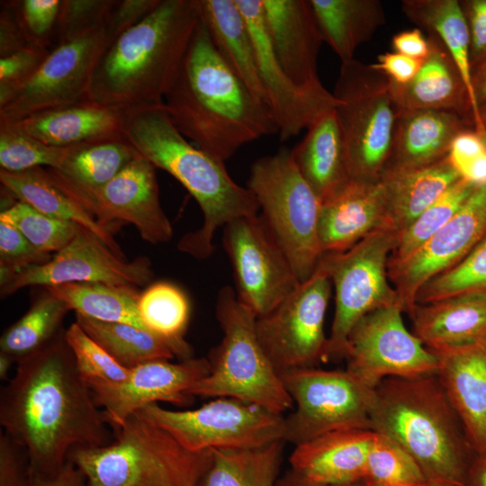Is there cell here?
<instances>
[{
  "label": "cell",
  "instance_id": "1",
  "mask_svg": "<svg viewBox=\"0 0 486 486\" xmlns=\"http://www.w3.org/2000/svg\"><path fill=\"white\" fill-rule=\"evenodd\" d=\"M0 393V425L26 451L31 474L61 467L79 447L109 444L104 411L79 374L65 329L16 362Z\"/></svg>",
  "mask_w": 486,
  "mask_h": 486
},
{
  "label": "cell",
  "instance_id": "2",
  "mask_svg": "<svg viewBox=\"0 0 486 486\" xmlns=\"http://www.w3.org/2000/svg\"><path fill=\"white\" fill-rule=\"evenodd\" d=\"M164 107L186 139L223 163L244 145L278 134L270 108L221 59L201 19Z\"/></svg>",
  "mask_w": 486,
  "mask_h": 486
},
{
  "label": "cell",
  "instance_id": "3",
  "mask_svg": "<svg viewBox=\"0 0 486 486\" xmlns=\"http://www.w3.org/2000/svg\"><path fill=\"white\" fill-rule=\"evenodd\" d=\"M199 22L196 0H160L107 47L88 100L125 114L163 105Z\"/></svg>",
  "mask_w": 486,
  "mask_h": 486
},
{
  "label": "cell",
  "instance_id": "4",
  "mask_svg": "<svg viewBox=\"0 0 486 486\" xmlns=\"http://www.w3.org/2000/svg\"><path fill=\"white\" fill-rule=\"evenodd\" d=\"M370 428L409 454L430 486H464L476 454L436 373L382 380Z\"/></svg>",
  "mask_w": 486,
  "mask_h": 486
},
{
  "label": "cell",
  "instance_id": "5",
  "mask_svg": "<svg viewBox=\"0 0 486 486\" xmlns=\"http://www.w3.org/2000/svg\"><path fill=\"white\" fill-rule=\"evenodd\" d=\"M123 136L137 152L168 173L194 197L203 222L184 235L178 249L193 257H209L219 228L245 216L258 214L253 194L236 183L224 163L192 145L170 120L164 104L125 114Z\"/></svg>",
  "mask_w": 486,
  "mask_h": 486
},
{
  "label": "cell",
  "instance_id": "6",
  "mask_svg": "<svg viewBox=\"0 0 486 486\" xmlns=\"http://www.w3.org/2000/svg\"><path fill=\"white\" fill-rule=\"evenodd\" d=\"M113 431L109 444L68 454L91 486H196L212 460V450L190 451L137 414Z\"/></svg>",
  "mask_w": 486,
  "mask_h": 486
},
{
  "label": "cell",
  "instance_id": "7",
  "mask_svg": "<svg viewBox=\"0 0 486 486\" xmlns=\"http://www.w3.org/2000/svg\"><path fill=\"white\" fill-rule=\"evenodd\" d=\"M216 318L222 339L208 355L209 373L190 394L234 398L281 415L292 410V400L258 340L257 317L229 285L218 292Z\"/></svg>",
  "mask_w": 486,
  "mask_h": 486
},
{
  "label": "cell",
  "instance_id": "8",
  "mask_svg": "<svg viewBox=\"0 0 486 486\" xmlns=\"http://www.w3.org/2000/svg\"><path fill=\"white\" fill-rule=\"evenodd\" d=\"M247 188L286 253L300 283L315 271L324 255L319 236L321 202L296 167L291 149L256 160Z\"/></svg>",
  "mask_w": 486,
  "mask_h": 486
},
{
  "label": "cell",
  "instance_id": "9",
  "mask_svg": "<svg viewBox=\"0 0 486 486\" xmlns=\"http://www.w3.org/2000/svg\"><path fill=\"white\" fill-rule=\"evenodd\" d=\"M333 95L353 180L376 182L389 160L400 110L390 79L355 58L341 63Z\"/></svg>",
  "mask_w": 486,
  "mask_h": 486
},
{
  "label": "cell",
  "instance_id": "10",
  "mask_svg": "<svg viewBox=\"0 0 486 486\" xmlns=\"http://www.w3.org/2000/svg\"><path fill=\"white\" fill-rule=\"evenodd\" d=\"M397 238L394 231L378 229L344 252L324 254L335 290L328 361L345 359L348 336L366 314L397 304L402 307L388 275Z\"/></svg>",
  "mask_w": 486,
  "mask_h": 486
},
{
  "label": "cell",
  "instance_id": "11",
  "mask_svg": "<svg viewBox=\"0 0 486 486\" xmlns=\"http://www.w3.org/2000/svg\"><path fill=\"white\" fill-rule=\"evenodd\" d=\"M293 407L284 442L297 446L327 433L369 429L374 389L346 370L298 368L280 374Z\"/></svg>",
  "mask_w": 486,
  "mask_h": 486
},
{
  "label": "cell",
  "instance_id": "12",
  "mask_svg": "<svg viewBox=\"0 0 486 486\" xmlns=\"http://www.w3.org/2000/svg\"><path fill=\"white\" fill-rule=\"evenodd\" d=\"M136 414L194 452L254 448L284 441V415L234 398H215L183 410L152 403Z\"/></svg>",
  "mask_w": 486,
  "mask_h": 486
},
{
  "label": "cell",
  "instance_id": "13",
  "mask_svg": "<svg viewBox=\"0 0 486 486\" xmlns=\"http://www.w3.org/2000/svg\"><path fill=\"white\" fill-rule=\"evenodd\" d=\"M331 290L323 255L307 280L271 311L256 318L258 340L279 374L328 361L324 325Z\"/></svg>",
  "mask_w": 486,
  "mask_h": 486
},
{
  "label": "cell",
  "instance_id": "14",
  "mask_svg": "<svg viewBox=\"0 0 486 486\" xmlns=\"http://www.w3.org/2000/svg\"><path fill=\"white\" fill-rule=\"evenodd\" d=\"M110 43L104 23L50 50L31 77L0 100V122L88 100L95 68Z\"/></svg>",
  "mask_w": 486,
  "mask_h": 486
},
{
  "label": "cell",
  "instance_id": "15",
  "mask_svg": "<svg viewBox=\"0 0 486 486\" xmlns=\"http://www.w3.org/2000/svg\"><path fill=\"white\" fill-rule=\"evenodd\" d=\"M222 241L233 268L237 297L256 317L271 311L300 284L286 253L259 213L225 225Z\"/></svg>",
  "mask_w": 486,
  "mask_h": 486
},
{
  "label": "cell",
  "instance_id": "16",
  "mask_svg": "<svg viewBox=\"0 0 486 486\" xmlns=\"http://www.w3.org/2000/svg\"><path fill=\"white\" fill-rule=\"evenodd\" d=\"M397 304L363 317L347 338L346 368L374 389L388 377H412L437 372L438 358L404 324Z\"/></svg>",
  "mask_w": 486,
  "mask_h": 486
},
{
  "label": "cell",
  "instance_id": "17",
  "mask_svg": "<svg viewBox=\"0 0 486 486\" xmlns=\"http://www.w3.org/2000/svg\"><path fill=\"white\" fill-rule=\"evenodd\" d=\"M53 184L110 231L112 224L124 222L132 224L140 238L152 245L166 243L173 237L172 224L159 200L156 166L141 155L95 189Z\"/></svg>",
  "mask_w": 486,
  "mask_h": 486
},
{
  "label": "cell",
  "instance_id": "18",
  "mask_svg": "<svg viewBox=\"0 0 486 486\" xmlns=\"http://www.w3.org/2000/svg\"><path fill=\"white\" fill-rule=\"evenodd\" d=\"M153 274L147 256L127 260L95 233L80 226L76 237L48 262L21 269L1 283L0 293L3 299L29 286L68 283H104L138 288L148 285Z\"/></svg>",
  "mask_w": 486,
  "mask_h": 486
},
{
  "label": "cell",
  "instance_id": "19",
  "mask_svg": "<svg viewBox=\"0 0 486 486\" xmlns=\"http://www.w3.org/2000/svg\"><path fill=\"white\" fill-rule=\"evenodd\" d=\"M208 373L207 357L193 356L178 363L152 360L140 364L130 369L122 382L86 383L108 425L115 430L147 405L162 401L179 407L190 405L194 399L191 389Z\"/></svg>",
  "mask_w": 486,
  "mask_h": 486
},
{
  "label": "cell",
  "instance_id": "20",
  "mask_svg": "<svg viewBox=\"0 0 486 486\" xmlns=\"http://www.w3.org/2000/svg\"><path fill=\"white\" fill-rule=\"evenodd\" d=\"M486 235V185L477 187L454 217L418 251L388 266L404 312L416 305L420 288L461 262Z\"/></svg>",
  "mask_w": 486,
  "mask_h": 486
},
{
  "label": "cell",
  "instance_id": "21",
  "mask_svg": "<svg viewBox=\"0 0 486 486\" xmlns=\"http://www.w3.org/2000/svg\"><path fill=\"white\" fill-rule=\"evenodd\" d=\"M236 3L253 40L259 76L267 94L268 106L278 125L279 139L287 140L335 109L338 101L321 82L299 86L284 72L266 33L263 0H236Z\"/></svg>",
  "mask_w": 486,
  "mask_h": 486
},
{
  "label": "cell",
  "instance_id": "22",
  "mask_svg": "<svg viewBox=\"0 0 486 486\" xmlns=\"http://www.w3.org/2000/svg\"><path fill=\"white\" fill-rule=\"evenodd\" d=\"M265 27L288 76L306 86L320 82L317 64L324 39L310 0H263Z\"/></svg>",
  "mask_w": 486,
  "mask_h": 486
},
{
  "label": "cell",
  "instance_id": "23",
  "mask_svg": "<svg viewBox=\"0 0 486 486\" xmlns=\"http://www.w3.org/2000/svg\"><path fill=\"white\" fill-rule=\"evenodd\" d=\"M434 352L437 375L477 455H486V339Z\"/></svg>",
  "mask_w": 486,
  "mask_h": 486
},
{
  "label": "cell",
  "instance_id": "24",
  "mask_svg": "<svg viewBox=\"0 0 486 486\" xmlns=\"http://www.w3.org/2000/svg\"><path fill=\"white\" fill-rule=\"evenodd\" d=\"M374 436L369 429L339 430L294 446L290 470L319 485L363 482Z\"/></svg>",
  "mask_w": 486,
  "mask_h": 486
},
{
  "label": "cell",
  "instance_id": "25",
  "mask_svg": "<svg viewBox=\"0 0 486 486\" xmlns=\"http://www.w3.org/2000/svg\"><path fill=\"white\" fill-rule=\"evenodd\" d=\"M378 229H386V203L380 180H352L337 195L321 202L319 236L323 254L344 252Z\"/></svg>",
  "mask_w": 486,
  "mask_h": 486
},
{
  "label": "cell",
  "instance_id": "26",
  "mask_svg": "<svg viewBox=\"0 0 486 486\" xmlns=\"http://www.w3.org/2000/svg\"><path fill=\"white\" fill-rule=\"evenodd\" d=\"M428 38L430 51L414 78L406 85L390 80L398 109L454 112L473 124L472 102L457 66L436 35Z\"/></svg>",
  "mask_w": 486,
  "mask_h": 486
},
{
  "label": "cell",
  "instance_id": "27",
  "mask_svg": "<svg viewBox=\"0 0 486 486\" xmlns=\"http://www.w3.org/2000/svg\"><path fill=\"white\" fill-rule=\"evenodd\" d=\"M471 125L454 112L400 111L384 171L419 168L441 161L447 157L454 139Z\"/></svg>",
  "mask_w": 486,
  "mask_h": 486
},
{
  "label": "cell",
  "instance_id": "28",
  "mask_svg": "<svg viewBox=\"0 0 486 486\" xmlns=\"http://www.w3.org/2000/svg\"><path fill=\"white\" fill-rule=\"evenodd\" d=\"M291 154L299 172L321 202L337 195L353 180L336 108L308 127Z\"/></svg>",
  "mask_w": 486,
  "mask_h": 486
},
{
  "label": "cell",
  "instance_id": "29",
  "mask_svg": "<svg viewBox=\"0 0 486 486\" xmlns=\"http://www.w3.org/2000/svg\"><path fill=\"white\" fill-rule=\"evenodd\" d=\"M124 119L125 113L116 108L86 100L34 113L14 123L47 145L67 148L122 137Z\"/></svg>",
  "mask_w": 486,
  "mask_h": 486
},
{
  "label": "cell",
  "instance_id": "30",
  "mask_svg": "<svg viewBox=\"0 0 486 486\" xmlns=\"http://www.w3.org/2000/svg\"><path fill=\"white\" fill-rule=\"evenodd\" d=\"M412 333L431 351L486 339V294L472 293L416 304Z\"/></svg>",
  "mask_w": 486,
  "mask_h": 486
},
{
  "label": "cell",
  "instance_id": "31",
  "mask_svg": "<svg viewBox=\"0 0 486 486\" xmlns=\"http://www.w3.org/2000/svg\"><path fill=\"white\" fill-rule=\"evenodd\" d=\"M196 4L200 19L221 59L268 106L253 40L236 0H196Z\"/></svg>",
  "mask_w": 486,
  "mask_h": 486
},
{
  "label": "cell",
  "instance_id": "32",
  "mask_svg": "<svg viewBox=\"0 0 486 486\" xmlns=\"http://www.w3.org/2000/svg\"><path fill=\"white\" fill-rule=\"evenodd\" d=\"M461 177L447 158L407 170H385L381 176L386 203V229L398 235Z\"/></svg>",
  "mask_w": 486,
  "mask_h": 486
},
{
  "label": "cell",
  "instance_id": "33",
  "mask_svg": "<svg viewBox=\"0 0 486 486\" xmlns=\"http://www.w3.org/2000/svg\"><path fill=\"white\" fill-rule=\"evenodd\" d=\"M401 10L418 29L436 35L446 47L465 83L472 105L474 129L486 134L472 88L470 34L458 0H403Z\"/></svg>",
  "mask_w": 486,
  "mask_h": 486
},
{
  "label": "cell",
  "instance_id": "34",
  "mask_svg": "<svg viewBox=\"0 0 486 486\" xmlns=\"http://www.w3.org/2000/svg\"><path fill=\"white\" fill-rule=\"evenodd\" d=\"M0 183L5 194L48 216L75 222L95 233L115 253L123 256L112 233L93 215L59 190L46 167L20 172L0 169Z\"/></svg>",
  "mask_w": 486,
  "mask_h": 486
},
{
  "label": "cell",
  "instance_id": "35",
  "mask_svg": "<svg viewBox=\"0 0 486 486\" xmlns=\"http://www.w3.org/2000/svg\"><path fill=\"white\" fill-rule=\"evenodd\" d=\"M324 42L341 63L354 59L359 46L385 23L379 0H310Z\"/></svg>",
  "mask_w": 486,
  "mask_h": 486
},
{
  "label": "cell",
  "instance_id": "36",
  "mask_svg": "<svg viewBox=\"0 0 486 486\" xmlns=\"http://www.w3.org/2000/svg\"><path fill=\"white\" fill-rule=\"evenodd\" d=\"M139 155L124 136L96 140L71 146L63 165L47 171L54 183L95 189L112 180Z\"/></svg>",
  "mask_w": 486,
  "mask_h": 486
},
{
  "label": "cell",
  "instance_id": "37",
  "mask_svg": "<svg viewBox=\"0 0 486 486\" xmlns=\"http://www.w3.org/2000/svg\"><path fill=\"white\" fill-rule=\"evenodd\" d=\"M284 441L244 449H213L196 486H277Z\"/></svg>",
  "mask_w": 486,
  "mask_h": 486
},
{
  "label": "cell",
  "instance_id": "38",
  "mask_svg": "<svg viewBox=\"0 0 486 486\" xmlns=\"http://www.w3.org/2000/svg\"><path fill=\"white\" fill-rule=\"evenodd\" d=\"M138 310L144 328L166 343L175 356L180 360L194 356L184 338L191 305L180 287L165 281L149 284L140 292Z\"/></svg>",
  "mask_w": 486,
  "mask_h": 486
},
{
  "label": "cell",
  "instance_id": "39",
  "mask_svg": "<svg viewBox=\"0 0 486 486\" xmlns=\"http://www.w3.org/2000/svg\"><path fill=\"white\" fill-rule=\"evenodd\" d=\"M43 288L76 314L145 328L139 315L140 292L137 287L104 283H68Z\"/></svg>",
  "mask_w": 486,
  "mask_h": 486
},
{
  "label": "cell",
  "instance_id": "40",
  "mask_svg": "<svg viewBox=\"0 0 486 486\" xmlns=\"http://www.w3.org/2000/svg\"><path fill=\"white\" fill-rule=\"evenodd\" d=\"M76 322L128 369L148 361L175 357L166 343L145 328L127 323L97 320L79 314H76Z\"/></svg>",
  "mask_w": 486,
  "mask_h": 486
},
{
  "label": "cell",
  "instance_id": "41",
  "mask_svg": "<svg viewBox=\"0 0 486 486\" xmlns=\"http://www.w3.org/2000/svg\"><path fill=\"white\" fill-rule=\"evenodd\" d=\"M44 291L0 338V352L11 356L16 362L39 351L64 330L61 326L70 310L62 301Z\"/></svg>",
  "mask_w": 486,
  "mask_h": 486
},
{
  "label": "cell",
  "instance_id": "42",
  "mask_svg": "<svg viewBox=\"0 0 486 486\" xmlns=\"http://www.w3.org/2000/svg\"><path fill=\"white\" fill-rule=\"evenodd\" d=\"M477 187L460 178L398 235L388 266L398 265L418 251L462 208Z\"/></svg>",
  "mask_w": 486,
  "mask_h": 486
},
{
  "label": "cell",
  "instance_id": "43",
  "mask_svg": "<svg viewBox=\"0 0 486 486\" xmlns=\"http://www.w3.org/2000/svg\"><path fill=\"white\" fill-rule=\"evenodd\" d=\"M363 483L365 486H430L414 459L395 442L377 433L369 450Z\"/></svg>",
  "mask_w": 486,
  "mask_h": 486
},
{
  "label": "cell",
  "instance_id": "44",
  "mask_svg": "<svg viewBox=\"0 0 486 486\" xmlns=\"http://www.w3.org/2000/svg\"><path fill=\"white\" fill-rule=\"evenodd\" d=\"M472 293L486 294V235L456 266L424 284L416 304Z\"/></svg>",
  "mask_w": 486,
  "mask_h": 486
},
{
  "label": "cell",
  "instance_id": "45",
  "mask_svg": "<svg viewBox=\"0 0 486 486\" xmlns=\"http://www.w3.org/2000/svg\"><path fill=\"white\" fill-rule=\"evenodd\" d=\"M70 147L47 145L29 135L14 122H0L1 169L20 172L34 167L58 169Z\"/></svg>",
  "mask_w": 486,
  "mask_h": 486
},
{
  "label": "cell",
  "instance_id": "46",
  "mask_svg": "<svg viewBox=\"0 0 486 486\" xmlns=\"http://www.w3.org/2000/svg\"><path fill=\"white\" fill-rule=\"evenodd\" d=\"M0 218L15 226L35 248L50 255L64 248L80 227L75 222L41 213L20 201L2 211Z\"/></svg>",
  "mask_w": 486,
  "mask_h": 486
},
{
  "label": "cell",
  "instance_id": "47",
  "mask_svg": "<svg viewBox=\"0 0 486 486\" xmlns=\"http://www.w3.org/2000/svg\"><path fill=\"white\" fill-rule=\"evenodd\" d=\"M65 339L71 350L77 371L87 382L92 381L119 382L130 369L120 364L75 321L65 329Z\"/></svg>",
  "mask_w": 486,
  "mask_h": 486
},
{
  "label": "cell",
  "instance_id": "48",
  "mask_svg": "<svg viewBox=\"0 0 486 486\" xmlns=\"http://www.w3.org/2000/svg\"><path fill=\"white\" fill-rule=\"evenodd\" d=\"M113 0H62L51 48L102 26Z\"/></svg>",
  "mask_w": 486,
  "mask_h": 486
},
{
  "label": "cell",
  "instance_id": "49",
  "mask_svg": "<svg viewBox=\"0 0 486 486\" xmlns=\"http://www.w3.org/2000/svg\"><path fill=\"white\" fill-rule=\"evenodd\" d=\"M446 158L462 179L486 185V134L465 129L452 141Z\"/></svg>",
  "mask_w": 486,
  "mask_h": 486
},
{
  "label": "cell",
  "instance_id": "50",
  "mask_svg": "<svg viewBox=\"0 0 486 486\" xmlns=\"http://www.w3.org/2000/svg\"><path fill=\"white\" fill-rule=\"evenodd\" d=\"M51 256L35 248L15 226L0 218V284L17 271L44 264Z\"/></svg>",
  "mask_w": 486,
  "mask_h": 486
},
{
  "label": "cell",
  "instance_id": "51",
  "mask_svg": "<svg viewBox=\"0 0 486 486\" xmlns=\"http://www.w3.org/2000/svg\"><path fill=\"white\" fill-rule=\"evenodd\" d=\"M13 4L30 43L50 50L61 1L22 0Z\"/></svg>",
  "mask_w": 486,
  "mask_h": 486
},
{
  "label": "cell",
  "instance_id": "52",
  "mask_svg": "<svg viewBox=\"0 0 486 486\" xmlns=\"http://www.w3.org/2000/svg\"><path fill=\"white\" fill-rule=\"evenodd\" d=\"M49 52L32 46L0 58V100L30 78Z\"/></svg>",
  "mask_w": 486,
  "mask_h": 486
},
{
  "label": "cell",
  "instance_id": "53",
  "mask_svg": "<svg viewBox=\"0 0 486 486\" xmlns=\"http://www.w3.org/2000/svg\"><path fill=\"white\" fill-rule=\"evenodd\" d=\"M30 460L25 449L4 431L0 433V486H28Z\"/></svg>",
  "mask_w": 486,
  "mask_h": 486
},
{
  "label": "cell",
  "instance_id": "54",
  "mask_svg": "<svg viewBox=\"0 0 486 486\" xmlns=\"http://www.w3.org/2000/svg\"><path fill=\"white\" fill-rule=\"evenodd\" d=\"M160 0H113L104 22L111 43L143 20Z\"/></svg>",
  "mask_w": 486,
  "mask_h": 486
},
{
  "label": "cell",
  "instance_id": "55",
  "mask_svg": "<svg viewBox=\"0 0 486 486\" xmlns=\"http://www.w3.org/2000/svg\"><path fill=\"white\" fill-rule=\"evenodd\" d=\"M470 34V62L473 73L486 61V0L460 1Z\"/></svg>",
  "mask_w": 486,
  "mask_h": 486
},
{
  "label": "cell",
  "instance_id": "56",
  "mask_svg": "<svg viewBox=\"0 0 486 486\" xmlns=\"http://www.w3.org/2000/svg\"><path fill=\"white\" fill-rule=\"evenodd\" d=\"M32 46L22 30L13 1L2 2L0 58Z\"/></svg>",
  "mask_w": 486,
  "mask_h": 486
},
{
  "label": "cell",
  "instance_id": "57",
  "mask_svg": "<svg viewBox=\"0 0 486 486\" xmlns=\"http://www.w3.org/2000/svg\"><path fill=\"white\" fill-rule=\"evenodd\" d=\"M422 63L423 60L393 51L378 55L377 61L371 65L392 83L406 85L418 74Z\"/></svg>",
  "mask_w": 486,
  "mask_h": 486
},
{
  "label": "cell",
  "instance_id": "58",
  "mask_svg": "<svg viewBox=\"0 0 486 486\" xmlns=\"http://www.w3.org/2000/svg\"><path fill=\"white\" fill-rule=\"evenodd\" d=\"M28 486H91L85 474L68 460L54 472L31 474Z\"/></svg>",
  "mask_w": 486,
  "mask_h": 486
},
{
  "label": "cell",
  "instance_id": "59",
  "mask_svg": "<svg viewBox=\"0 0 486 486\" xmlns=\"http://www.w3.org/2000/svg\"><path fill=\"white\" fill-rule=\"evenodd\" d=\"M392 45L395 52L420 60H424L430 51V41L418 28L394 34Z\"/></svg>",
  "mask_w": 486,
  "mask_h": 486
},
{
  "label": "cell",
  "instance_id": "60",
  "mask_svg": "<svg viewBox=\"0 0 486 486\" xmlns=\"http://www.w3.org/2000/svg\"><path fill=\"white\" fill-rule=\"evenodd\" d=\"M464 486H486V455H475Z\"/></svg>",
  "mask_w": 486,
  "mask_h": 486
},
{
  "label": "cell",
  "instance_id": "61",
  "mask_svg": "<svg viewBox=\"0 0 486 486\" xmlns=\"http://www.w3.org/2000/svg\"><path fill=\"white\" fill-rule=\"evenodd\" d=\"M472 88L478 107L486 104V61L472 75Z\"/></svg>",
  "mask_w": 486,
  "mask_h": 486
},
{
  "label": "cell",
  "instance_id": "62",
  "mask_svg": "<svg viewBox=\"0 0 486 486\" xmlns=\"http://www.w3.org/2000/svg\"><path fill=\"white\" fill-rule=\"evenodd\" d=\"M277 486H325L310 482L289 470L280 477ZM339 486H365L363 482Z\"/></svg>",
  "mask_w": 486,
  "mask_h": 486
},
{
  "label": "cell",
  "instance_id": "63",
  "mask_svg": "<svg viewBox=\"0 0 486 486\" xmlns=\"http://www.w3.org/2000/svg\"><path fill=\"white\" fill-rule=\"evenodd\" d=\"M14 364L16 361L9 355L0 352V379L1 381H6L8 379L9 372Z\"/></svg>",
  "mask_w": 486,
  "mask_h": 486
},
{
  "label": "cell",
  "instance_id": "64",
  "mask_svg": "<svg viewBox=\"0 0 486 486\" xmlns=\"http://www.w3.org/2000/svg\"><path fill=\"white\" fill-rule=\"evenodd\" d=\"M480 119L486 129V104L479 107Z\"/></svg>",
  "mask_w": 486,
  "mask_h": 486
}]
</instances>
